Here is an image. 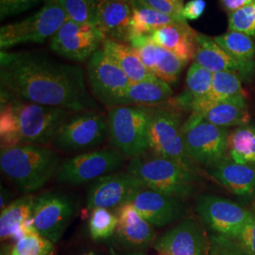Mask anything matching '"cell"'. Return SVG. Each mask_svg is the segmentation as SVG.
<instances>
[{
    "instance_id": "obj_1",
    "label": "cell",
    "mask_w": 255,
    "mask_h": 255,
    "mask_svg": "<svg viewBox=\"0 0 255 255\" xmlns=\"http://www.w3.org/2000/svg\"><path fill=\"white\" fill-rule=\"evenodd\" d=\"M1 89L22 101L73 113L99 109L80 65L33 53H0Z\"/></svg>"
},
{
    "instance_id": "obj_2",
    "label": "cell",
    "mask_w": 255,
    "mask_h": 255,
    "mask_svg": "<svg viewBox=\"0 0 255 255\" xmlns=\"http://www.w3.org/2000/svg\"><path fill=\"white\" fill-rule=\"evenodd\" d=\"M61 164L58 152L46 146L21 144L1 147V171L24 195L42 189L56 176Z\"/></svg>"
},
{
    "instance_id": "obj_3",
    "label": "cell",
    "mask_w": 255,
    "mask_h": 255,
    "mask_svg": "<svg viewBox=\"0 0 255 255\" xmlns=\"http://www.w3.org/2000/svg\"><path fill=\"white\" fill-rule=\"evenodd\" d=\"M127 171L146 188L182 200L194 195L201 182L200 170L150 151L130 159Z\"/></svg>"
},
{
    "instance_id": "obj_4",
    "label": "cell",
    "mask_w": 255,
    "mask_h": 255,
    "mask_svg": "<svg viewBox=\"0 0 255 255\" xmlns=\"http://www.w3.org/2000/svg\"><path fill=\"white\" fill-rule=\"evenodd\" d=\"M150 108L118 106L107 116L108 137L113 147L130 159L149 151L148 127Z\"/></svg>"
},
{
    "instance_id": "obj_5",
    "label": "cell",
    "mask_w": 255,
    "mask_h": 255,
    "mask_svg": "<svg viewBox=\"0 0 255 255\" xmlns=\"http://www.w3.org/2000/svg\"><path fill=\"white\" fill-rule=\"evenodd\" d=\"M181 133L186 152L195 164L209 168L227 157L231 134L227 128L216 126L199 114L190 113L182 123Z\"/></svg>"
},
{
    "instance_id": "obj_6",
    "label": "cell",
    "mask_w": 255,
    "mask_h": 255,
    "mask_svg": "<svg viewBox=\"0 0 255 255\" xmlns=\"http://www.w3.org/2000/svg\"><path fill=\"white\" fill-rule=\"evenodd\" d=\"M8 97L17 118L22 144L44 146L52 143L60 128L73 113L59 107L22 101L9 93Z\"/></svg>"
},
{
    "instance_id": "obj_7",
    "label": "cell",
    "mask_w": 255,
    "mask_h": 255,
    "mask_svg": "<svg viewBox=\"0 0 255 255\" xmlns=\"http://www.w3.org/2000/svg\"><path fill=\"white\" fill-rule=\"evenodd\" d=\"M150 108L148 127L149 151L154 154L172 159L186 166L200 170L186 152L182 141L180 111L172 107L158 106Z\"/></svg>"
},
{
    "instance_id": "obj_8",
    "label": "cell",
    "mask_w": 255,
    "mask_h": 255,
    "mask_svg": "<svg viewBox=\"0 0 255 255\" xmlns=\"http://www.w3.org/2000/svg\"><path fill=\"white\" fill-rule=\"evenodd\" d=\"M123 161L124 155L115 147L82 152L62 162L55 181L70 186L94 182L105 175L116 172Z\"/></svg>"
},
{
    "instance_id": "obj_9",
    "label": "cell",
    "mask_w": 255,
    "mask_h": 255,
    "mask_svg": "<svg viewBox=\"0 0 255 255\" xmlns=\"http://www.w3.org/2000/svg\"><path fill=\"white\" fill-rule=\"evenodd\" d=\"M66 19L64 10L57 3L46 4L27 18L1 27V51L23 44H42L54 35Z\"/></svg>"
},
{
    "instance_id": "obj_10",
    "label": "cell",
    "mask_w": 255,
    "mask_h": 255,
    "mask_svg": "<svg viewBox=\"0 0 255 255\" xmlns=\"http://www.w3.org/2000/svg\"><path fill=\"white\" fill-rule=\"evenodd\" d=\"M108 137L107 118L97 111L72 113L60 128L52 144L66 151H86L101 145Z\"/></svg>"
},
{
    "instance_id": "obj_11",
    "label": "cell",
    "mask_w": 255,
    "mask_h": 255,
    "mask_svg": "<svg viewBox=\"0 0 255 255\" xmlns=\"http://www.w3.org/2000/svg\"><path fill=\"white\" fill-rule=\"evenodd\" d=\"M77 201L60 191H48L35 199L32 219L37 233L54 244L58 243L77 213Z\"/></svg>"
},
{
    "instance_id": "obj_12",
    "label": "cell",
    "mask_w": 255,
    "mask_h": 255,
    "mask_svg": "<svg viewBox=\"0 0 255 255\" xmlns=\"http://www.w3.org/2000/svg\"><path fill=\"white\" fill-rule=\"evenodd\" d=\"M86 75L93 96L114 108L131 82L118 64L105 54L102 47L92 55L86 64Z\"/></svg>"
},
{
    "instance_id": "obj_13",
    "label": "cell",
    "mask_w": 255,
    "mask_h": 255,
    "mask_svg": "<svg viewBox=\"0 0 255 255\" xmlns=\"http://www.w3.org/2000/svg\"><path fill=\"white\" fill-rule=\"evenodd\" d=\"M196 211L211 231L232 239L240 233L251 216V209L210 194L197 197Z\"/></svg>"
},
{
    "instance_id": "obj_14",
    "label": "cell",
    "mask_w": 255,
    "mask_h": 255,
    "mask_svg": "<svg viewBox=\"0 0 255 255\" xmlns=\"http://www.w3.org/2000/svg\"><path fill=\"white\" fill-rule=\"evenodd\" d=\"M103 43L104 39L94 24H81L66 19L50 38L49 46L57 54L83 63L88 61Z\"/></svg>"
},
{
    "instance_id": "obj_15",
    "label": "cell",
    "mask_w": 255,
    "mask_h": 255,
    "mask_svg": "<svg viewBox=\"0 0 255 255\" xmlns=\"http://www.w3.org/2000/svg\"><path fill=\"white\" fill-rule=\"evenodd\" d=\"M146 185L128 172H114L94 181L86 195V208L117 209L129 202Z\"/></svg>"
},
{
    "instance_id": "obj_16",
    "label": "cell",
    "mask_w": 255,
    "mask_h": 255,
    "mask_svg": "<svg viewBox=\"0 0 255 255\" xmlns=\"http://www.w3.org/2000/svg\"><path fill=\"white\" fill-rule=\"evenodd\" d=\"M152 247L163 255H207L209 237L198 221L186 219L157 237Z\"/></svg>"
},
{
    "instance_id": "obj_17",
    "label": "cell",
    "mask_w": 255,
    "mask_h": 255,
    "mask_svg": "<svg viewBox=\"0 0 255 255\" xmlns=\"http://www.w3.org/2000/svg\"><path fill=\"white\" fill-rule=\"evenodd\" d=\"M118 227L114 235L116 245L125 252H144L153 245L154 227L127 202L115 209Z\"/></svg>"
},
{
    "instance_id": "obj_18",
    "label": "cell",
    "mask_w": 255,
    "mask_h": 255,
    "mask_svg": "<svg viewBox=\"0 0 255 255\" xmlns=\"http://www.w3.org/2000/svg\"><path fill=\"white\" fill-rule=\"evenodd\" d=\"M153 227H164L182 219L185 212L182 199L149 188L137 192L129 201Z\"/></svg>"
},
{
    "instance_id": "obj_19",
    "label": "cell",
    "mask_w": 255,
    "mask_h": 255,
    "mask_svg": "<svg viewBox=\"0 0 255 255\" xmlns=\"http://www.w3.org/2000/svg\"><path fill=\"white\" fill-rule=\"evenodd\" d=\"M194 62L201 64L212 73L236 74L242 82L255 79V61L242 62L227 53L216 43L214 38L198 32V46Z\"/></svg>"
},
{
    "instance_id": "obj_20",
    "label": "cell",
    "mask_w": 255,
    "mask_h": 255,
    "mask_svg": "<svg viewBox=\"0 0 255 255\" xmlns=\"http://www.w3.org/2000/svg\"><path fill=\"white\" fill-rule=\"evenodd\" d=\"M131 5L120 1H105L94 8L93 24L105 40L128 44L130 39Z\"/></svg>"
},
{
    "instance_id": "obj_21",
    "label": "cell",
    "mask_w": 255,
    "mask_h": 255,
    "mask_svg": "<svg viewBox=\"0 0 255 255\" xmlns=\"http://www.w3.org/2000/svg\"><path fill=\"white\" fill-rule=\"evenodd\" d=\"M208 169L210 175L229 191L243 200L255 196V167L237 164L228 157Z\"/></svg>"
},
{
    "instance_id": "obj_22",
    "label": "cell",
    "mask_w": 255,
    "mask_h": 255,
    "mask_svg": "<svg viewBox=\"0 0 255 255\" xmlns=\"http://www.w3.org/2000/svg\"><path fill=\"white\" fill-rule=\"evenodd\" d=\"M151 41L172 52L183 62L195 60L198 46V32L187 22H176L160 27L150 34Z\"/></svg>"
},
{
    "instance_id": "obj_23",
    "label": "cell",
    "mask_w": 255,
    "mask_h": 255,
    "mask_svg": "<svg viewBox=\"0 0 255 255\" xmlns=\"http://www.w3.org/2000/svg\"><path fill=\"white\" fill-rule=\"evenodd\" d=\"M173 91L168 83L154 79L151 81L133 82L119 98L116 106H163L172 99Z\"/></svg>"
},
{
    "instance_id": "obj_24",
    "label": "cell",
    "mask_w": 255,
    "mask_h": 255,
    "mask_svg": "<svg viewBox=\"0 0 255 255\" xmlns=\"http://www.w3.org/2000/svg\"><path fill=\"white\" fill-rule=\"evenodd\" d=\"M205 120L221 128L240 127L251 122L246 94L231 97L198 112Z\"/></svg>"
},
{
    "instance_id": "obj_25",
    "label": "cell",
    "mask_w": 255,
    "mask_h": 255,
    "mask_svg": "<svg viewBox=\"0 0 255 255\" xmlns=\"http://www.w3.org/2000/svg\"><path fill=\"white\" fill-rule=\"evenodd\" d=\"M102 49L110 59L119 65L131 83L157 79L144 64L133 47L115 40H105Z\"/></svg>"
},
{
    "instance_id": "obj_26",
    "label": "cell",
    "mask_w": 255,
    "mask_h": 255,
    "mask_svg": "<svg viewBox=\"0 0 255 255\" xmlns=\"http://www.w3.org/2000/svg\"><path fill=\"white\" fill-rule=\"evenodd\" d=\"M35 199L32 194L24 195L11 201L7 207L1 210V241L12 240L15 243L26 235L23 229V223L26 219L32 217Z\"/></svg>"
},
{
    "instance_id": "obj_27",
    "label": "cell",
    "mask_w": 255,
    "mask_h": 255,
    "mask_svg": "<svg viewBox=\"0 0 255 255\" xmlns=\"http://www.w3.org/2000/svg\"><path fill=\"white\" fill-rule=\"evenodd\" d=\"M213 78L214 73L194 62L186 74L185 89L176 98H172L167 104L178 111L190 112L192 104L209 93Z\"/></svg>"
},
{
    "instance_id": "obj_28",
    "label": "cell",
    "mask_w": 255,
    "mask_h": 255,
    "mask_svg": "<svg viewBox=\"0 0 255 255\" xmlns=\"http://www.w3.org/2000/svg\"><path fill=\"white\" fill-rule=\"evenodd\" d=\"M242 82V80L236 74L229 72L214 73L209 93L192 104L190 113H198L219 101L240 94H246L243 89Z\"/></svg>"
},
{
    "instance_id": "obj_29",
    "label": "cell",
    "mask_w": 255,
    "mask_h": 255,
    "mask_svg": "<svg viewBox=\"0 0 255 255\" xmlns=\"http://www.w3.org/2000/svg\"><path fill=\"white\" fill-rule=\"evenodd\" d=\"M131 8L130 38L137 35H150L160 27L180 22L167 14L148 7L142 0H134L131 4Z\"/></svg>"
},
{
    "instance_id": "obj_30",
    "label": "cell",
    "mask_w": 255,
    "mask_h": 255,
    "mask_svg": "<svg viewBox=\"0 0 255 255\" xmlns=\"http://www.w3.org/2000/svg\"><path fill=\"white\" fill-rule=\"evenodd\" d=\"M227 157L237 164L255 167V123L250 122L231 131Z\"/></svg>"
},
{
    "instance_id": "obj_31",
    "label": "cell",
    "mask_w": 255,
    "mask_h": 255,
    "mask_svg": "<svg viewBox=\"0 0 255 255\" xmlns=\"http://www.w3.org/2000/svg\"><path fill=\"white\" fill-rule=\"evenodd\" d=\"M227 53L242 62L255 61V42L253 37L238 31H230L214 38Z\"/></svg>"
},
{
    "instance_id": "obj_32",
    "label": "cell",
    "mask_w": 255,
    "mask_h": 255,
    "mask_svg": "<svg viewBox=\"0 0 255 255\" xmlns=\"http://www.w3.org/2000/svg\"><path fill=\"white\" fill-rule=\"evenodd\" d=\"M0 141L1 147H9L22 144L17 118L11 103L9 102L8 93L3 89H1Z\"/></svg>"
},
{
    "instance_id": "obj_33",
    "label": "cell",
    "mask_w": 255,
    "mask_h": 255,
    "mask_svg": "<svg viewBox=\"0 0 255 255\" xmlns=\"http://www.w3.org/2000/svg\"><path fill=\"white\" fill-rule=\"evenodd\" d=\"M118 227V217L106 208L90 211L88 233L94 241H103L114 237Z\"/></svg>"
},
{
    "instance_id": "obj_34",
    "label": "cell",
    "mask_w": 255,
    "mask_h": 255,
    "mask_svg": "<svg viewBox=\"0 0 255 255\" xmlns=\"http://www.w3.org/2000/svg\"><path fill=\"white\" fill-rule=\"evenodd\" d=\"M187 63L172 52L160 46L152 74L158 79L170 84L176 83Z\"/></svg>"
},
{
    "instance_id": "obj_35",
    "label": "cell",
    "mask_w": 255,
    "mask_h": 255,
    "mask_svg": "<svg viewBox=\"0 0 255 255\" xmlns=\"http://www.w3.org/2000/svg\"><path fill=\"white\" fill-rule=\"evenodd\" d=\"M54 243L38 233L27 234L10 248L8 255H53Z\"/></svg>"
},
{
    "instance_id": "obj_36",
    "label": "cell",
    "mask_w": 255,
    "mask_h": 255,
    "mask_svg": "<svg viewBox=\"0 0 255 255\" xmlns=\"http://www.w3.org/2000/svg\"><path fill=\"white\" fill-rule=\"evenodd\" d=\"M228 29L255 37V2L229 13Z\"/></svg>"
},
{
    "instance_id": "obj_37",
    "label": "cell",
    "mask_w": 255,
    "mask_h": 255,
    "mask_svg": "<svg viewBox=\"0 0 255 255\" xmlns=\"http://www.w3.org/2000/svg\"><path fill=\"white\" fill-rule=\"evenodd\" d=\"M66 18L81 24H93L94 9L92 0H57Z\"/></svg>"
},
{
    "instance_id": "obj_38",
    "label": "cell",
    "mask_w": 255,
    "mask_h": 255,
    "mask_svg": "<svg viewBox=\"0 0 255 255\" xmlns=\"http://www.w3.org/2000/svg\"><path fill=\"white\" fill-rule=\"evenodd\" d=\"M207 255H250L236 240L218 234L209 237V249Z\"/></svg>"
},
{
    "instance_id": "obj_39",
    "label": "cell",
    "mask_w": 255,
    "mask_h": 255,
    "mask_svg": "<svg viewBox=\"0 0 255 255\" xmlns=\"http://www.w3.org/2000/svg\"><path fill=\"white\" fill-rule=\"evenodd\" d=\"M248 255H255V207L251 209V216L245 226L234 238Z\"/></svg>"
},
{
    "instance_id": "obj_40",
    "label": "cell",
    "mask_w": 255,
    "mask_h": 255,
    "mask_svg": "<svg viewBox=\"0 0 255 255\" xmlns=\"http://www.w3.org/2000/svg\"><path fill=\"white\" fill-rule=\"evenodd\" d=\"M148 7L180 21L187 22L182 16L183 0H142Z\"/></svg>"
},
{
    "instance_id": "obj_41",
    "label": "cell",
    "mask_w": 255,
    "mask_h": 255,
    "mask_svg": "<svg viewBox=\"0 0 255 255\" xmlns=\"http://www.w3.org/2000/svg\"><path fill=\"white\" fill-rule=\"evenodd\" d=\"M41 0H0V18L21 13L40 3Z\"/></svg>"
},
{
    "instance_id": "obj_42",
    "label": "cell",
    "mask_w": 255,
    "mask_h": 255,
    "mask_svg": "<svg viewBox=\"0 0 255 255\" xmlns=\"http://www.w3.org/2000/svg\"><path fill=\"white\" fill-rule=\"evenodd\" d=\"M206 9L205 0H189L182 9V16L187 20H197L204 13Z\"/></svg>"
},
{
    "instance_id": "obj_43",
    "label": "cell",
    "mask_w": 255,
    "mask_h": 255,
    "mask_svg": "<svg viewBox=\"0 0 255 255\" xmlns=\"http://www.w3.org/2000/svg\"><path fill=\"white\" fill-rule=\"evenodd\" d=\"M222 8L228 13L255 2V0H219Z\"/></svg>"
},
{
    "instance_id": "obj_44",
    "label": "cell",
    "mask_w": 255,
    "mask_h": 255,
    "mask_svg": "<svg viewBox=\"0 0 255 255\" xmlns=\"http://www.w3.org/2000/svg\"><path fill=\"white\" fill-rule=\"evenodd\" d=\"M12 199V194H10L7 189L3 188V186H1V199H0V208L1 210L4 209L5 207H7L9 203L11 202L10 200Z\"/></svg>"
},
{
    "instance_id": "obj_45",
    "label": "cell",
    "mask_w": 255,
    "mask_h": 255,
    "mask_svg": "<svg viewBox=\"0 0 255 255\" xmlns=\"http://www.w3.org/2000/svg\"><path fill=\"white\" fill-rule=\"evenodd\" d=\"M105 1H120V2H125V3H128V4H129V5H131V4L134 2V0H92L93 9H94V8H95L97 5L101 4L102 2H105Z\"/></svg>"
},
{
    "instance_id": "obj_46",
    "label": "cell",
    "mask_w": 255,
    "mask_h": 255,
    "mask_svg": "<svg viewBox=\"0 0 255 255\" xmlns=\"http://www.w3.org/2000/svg\"><path fill=\"white\" fill-rule=\"evenodd\" d=\"M118 255H146L144 252H125V254Z\"/></svg>"
},
{
    "instance_id": "obj_47",
    "label": "cell",
    "mask_w": 255,
    "mask_h": 255,
    "mask_svg": "<svg viewBox=\"0 0 255 255\" xmlns=\"http://www.w3.org/2000/svg\"><path fill=\"white\" fill-rule=\"evenodd\" d=\"M99 255L97 253H95V252H92V251H90V252H84V253H82V254H81V255Z\"/></svg>"
},
{
    "instance_id": "obj_48",
    "label": "cell",
    "mask_w": 255,
    "mask_h": 255,
    "mask_svg": "<svg viewBox=\"0 0 255 255\" xmlns=\"http://www.w3.org/2000/svg\"><path fill=\"white\" fill-rule=\"evenodd\" d=\"M46 2V4H54L57 3V0H44Z\"/></svg>"
},
{
    "instance_id": "obj_49",
    "label": "cell",
    "mask_w": 255,
    "mask_h": 255,
    "mask_svg": "<svg viewBox=\"0 0 255 255\" xmlns=\"http://www.w3.org/2000/svg\"></svg>"
},
{
    "instance_id": "obj_50",
    "label": "cell",
    "mask_w": 255,
    "mask_h": 255,
    "mask_svg": "<svg viewBox=\"0 0 255 255\" xmlns=\"http://www.w3.org/2000/svg\"></svg>"
}]
</instances>
